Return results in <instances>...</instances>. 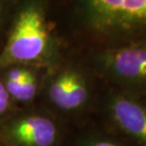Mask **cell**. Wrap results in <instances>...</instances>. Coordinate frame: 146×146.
Here are the masks:
<instances>
[{
	"mask_svg": "<svg viewBox=\"0 0 146 146\" xmlns=\"http://www.w3.org/2000/svg\"><path fill=\"white\" fill-rule=\"evenodd\" d=\"M88 35L103 48L146 42V0H69Z\"/></svg>",
	"mask_w": 146,
	"mask_h": 146,
	"instance_id": "cell-1",
	"label": "cell"
},
{
	"mask_svg": "<svg viewBox=\"0 0 146 146\" xmlns=\"http://www.w3.org/2000/svg\"><path fill=\"white\" fill-rule=\"evenodd\" d=\"M94 63L116 89L146 96V42L103 48Z\"/></svg>",
	"mask_w": 146,
	"mask_h": 146,
	"instance_id": "cell-2",
	"label": "cell"
},
{
	"mask_svg": "<svg viewBox=\"0 0 146 146\" xmlns=\"http://www.w3.org/2000/svg\"><path fill=\"white\" fill-rule=\"evenodd\" d=\"M47 44L44 15L37 5H29L18 15L1 60L6 64L35 60L44 53Z\"/></svg>",
	"mask_w": 146,
	"mask_h": 146,
	"instance_id": "cell-3",
	"label": "cell"
},
{
	"mask_svg": "<svg viewBox=\"0 0 146 146\" xmlns=\"http://www.w3.org/2000/svg\"><path fill=\"white\" fill-rule=\"evenodd\" d=\"M105 101L106 115L118 137L134 146H146V96L115 88Z\"/></svg>",
	"mask_w": 146,
	"mask_h": 146,
	"instance_id": "cell-4",
	"label": "cell"
},
{
	"mask_svg": "<svg viewBox=\"0 0 146 146\" xmlns=\"http://www.w3.org/2000/svg\"><path fill=\"white\" fill-rule=\"evenodd\" d=\"M49 95L58 108L69 111L79 110L91 102L92 83L85 74L70 70L52 84Z\"/></svg>",
	"mask_w": 146,
	"mask_h": 146,
	"instance_id": "cell-5",
	"label": "cell"
},
{
	"mask_svg": "<svg viewBox=\"0 0 146 146\" xmlns=\"http://www.w3.org/2000/svg\"><path fill=\"white\" fill-rule=\"evenodd\" d=\"M56 134L54 123L41 116L25 118L11 129L13 139L24 146H51L56 139Z\"/></svg>",
	"mask_w": 146,
	"mask_h": 146,
	"instance_id": "cell-6",
	"label": "cell"
},
{
	"mask_svg": "<svg viewBox=\"0 0 146 146\" xmlns=\"http://www.w3.org/2000/svg\"><path fill=\"white\" fill-rule=\"evenodd\" d=\"M6 90L9 94L12 95L17 100L29 101L36 94L35 77L31 74L23 82H11L7 80Z\"/></svg>",
	"mask_w": 146,
	"mask_h": 146,
	"instance_id": "cell-7",
	"label": "cell"
},
{
	"mask_svg": "<svg viewBox=\"0 0 146 146\" xmlns=\"http://www.w3.org/2000/svg\"><path fill=\"white\" fill-rule=\"evenodd\" d=\"M83 146H134L120 137L95 135L89 138Z\"/></svg>",
	"mask_w": 146,
	"mask_h": 146,
	"instance_id": "cell-8",
	"label": "cell"
},
{
	"mask_svg": "<svg viewBox=\"0 0 146 146\" xmlns=\"http://www.w3.org/2000/svg\"><path fill=\"white\" fill-rule=\"evenodd\" d=\"M11 0H0V19L2 17L3 11H4L5 8L7 7V5L9 3H11Z\"/></svg>",
	"mask_w": 146,
	"mask_h": 146,
	"instance_id": "cell-9",
	"label": "cell"
},
{
	"mask_svg": "<svg viewBox=\"0 0 146 146\" xmlns=\"http://www.w3.org/2000/svg\"><path fill=\"white\" fill-rule=\"evenodd\" d=\"M8 94H9V92H7V90H6V87L0 82V96H4V95H8Z\"/></svg>",
	"mask_w": 146,
	"mask_h": 146,
	"instance_id": "cell-10",
	"label": "cell"
}]
</instances>
